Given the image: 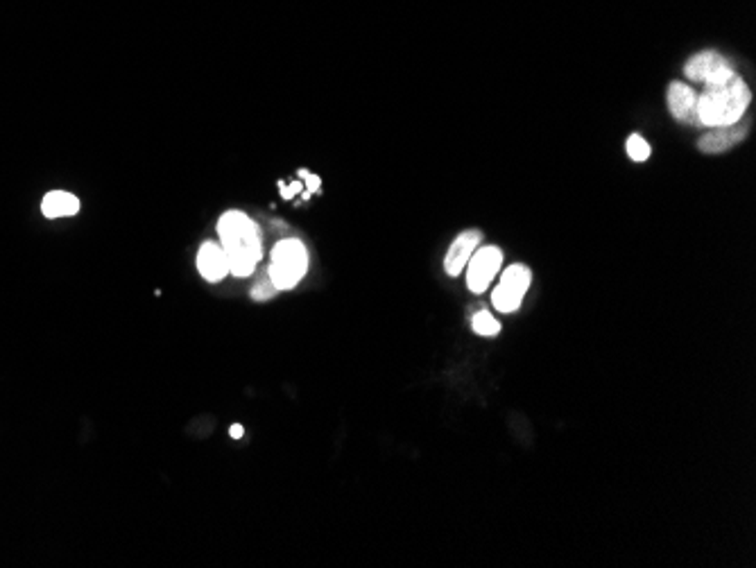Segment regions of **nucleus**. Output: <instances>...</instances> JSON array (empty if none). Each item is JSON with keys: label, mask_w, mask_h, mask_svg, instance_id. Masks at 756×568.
<instances>
[{"label": "nucleus", "mask_w": 756, "mask_h": 568, "mask_svg": "<svg viewBox=\"0 0 756 568\" xmlns=\"http://www.w3.org/2000/svg\"><path fill=\"white\" fill-rule=\"evenodd\" d=\"M218 236L227 254L229 272L236 277H250L263 254L259 224L241 211H229L220 218Z\"/></svg>", "instance_id": "obj_1"}, {"label": "nucleus", "mask_w": 756, "mask_h": 568, "mask_svg": "<svg viewBox=\"0 0 756 568\" xmlns=\"http://www.w3.org/2000/svg\"><path fill=\"white\" fill-rule=\"evenodd\" d=\"M748 84L741 75H731L730 80L718 84H704V91L698 95V121L700 127H725L741 122L750 107Z\"/></svg>", "instance_id": "obj_2"}, {"label": "nucleus", "mask_w": 756, "mask_h": 568, "mask_svg": "<svg viewBox=\"0 0 756 568\" xmlns=\"http://www.w3.org/2000/svg\"><path fill=\"white\" fill-rule=\"evenodd\" d=\"M306 272H309V251L304 242L297 238H286L274 245L268 274L277 290H292Z\"/></svg>", "instance_id": "obj_3"}, {"label": "nucleus", "mask_w": 756, "mask_h": 568, "mask_svg": "<svg viewBox=\"0 0 756 568\" xmlns=\"http://www.w3.org/2000/svg\"><path fill=\"white\" fill-rule=\"evenodd\" d=\"M530 279H533V274H530V269L525 268V265H510V268L503 272L501 286H496V290L492 292V301L494 306H496V310H501V313H515L521 306V301H524L525 292H528Z\"/></svg>", "instance_id": "obj_4"}, {"label": "nucleus", "mask_w": 756, "mask_h": 568, "mask_svg": "<svg viewBox=\"0 0 756 568\" xmlns=\"http://www.w3.org/2000/svg\"><path fill=\"white\" fill-rule=\"evenodd\" d=\"M503 263V251L498 247H480L466 263V286L471 292H485L496 277Z\"/></svg>", "instance_id": "obj_5"}, {"label": "nucleus", "mask_w": 756, "mask_h": 568, "mask_svg": "<svg viewBox=\"0 0 756 568\" xmlns=\"http://www.w3.org/2000/svg\"><path fill=\"white\" fill-rule=\"evenodd\" d=\"M684 73L689 80L702 82V84H718V82H725L734 75L727 59L722 54L712 53V50L695 54L691 62H686Z\"/></svg>", "instance_id": "obj_6"}, {"label": "nucleus", "mask_w": 756, "mask_h": 568, "mask_svg": "<svg viewBox=\"0 0 756 568\" xmlns=\"http://www.w3.org/2000/svg\"><path fill=\"white\" fill-rule=\"evenodd\" d=\"M668 109L673 118L686 125H698V93L684 82H673L668 86Z\"/></svg>", "instance_id": "obj_7"}, {"label": "nucleus", "mask_w": 756, "mask_h": 568, "mask_svg": "<svg viewBox=\"0 0 756 568\" xmlns=\"http://www.w3.org/2000/svg\"><path fill=\"white\" fill-rule=\"evenodd\" d=\"M745 136H748V125H739V122L725 127H712V132H707L698 141V148L704 154H721L741 143Z\"/></svg>", "instance_id": "obj_8"}, {"label": "nucleus", "mask_w": 756, "mask_h": 568, "mask_svg": "<svg viewBox=\"0 0 756 568\" xmlns=\"http://www.w3.org/2000/svg\"><path fill=\"white\" fill-rule=\"evenodd\" d=\"M197 269L211 283L222 281L229 274V260L220 242H204L197 251Z\"/></svg>", "instance_id": "obj_9"}, {"label": "nucleus", "mask_w": 756, "mask_h": 568, "mask_svg": "<svg viewBox=\"0 0 756 568\" xmlns=\"http://www.w3.org/2000/svg\"><path fill=\"white\" fill-rule=\"evenodd\" d=\"M478 242H480L478 231H465L453 240V245L448 247L447 259H444V269H447L448 277H457V274L466 268L471 254L478 250Z\"/></svg>", "instance_id": "obj_10"}, {"label": "nucleus", "mask_w": 756, "mask_h": 568, "mask_svg": "<svg viewBox=\"0 0 756 568\" xmlns=\"http://www.w3.org/2000/svg\"><path fill=\"white\" fill-rule=\"evenodd\" d=\"M77 211H80V200L66 191H50L41 201V213L48 220L71 218Z\"/></svg>", "instance_id": "obj_11"}, {"label": "nucleus", "mask_w": 756, "mask_h": 568, "mask_svg": "<svg viewBox=\"0 0 756 568\" xmlns=\"http://www.w3.org/2000/svg\"><path fill=\"white\" fill-rule=\"evenodd\" d=\"M627 157L632 162H648L650 157V143L641 134H632L627 139Z\"/></svg>", "instance_id": "obj_12"}, {"label": "nucleus", "mask_w": 756, "mask_h": 568, "mask_svg": "<svg viewBox=\"0 0 756 568\" xmlns=\"http://www.w3.org/2000/svg\"><path fill=\"white\" fill-rule=\"evenodd\" d=\"M474 331L478 333V336H496V333L501 331V324H498L487 310H480L474 318Z\"/></svg>", "instance_id": "obj_13"}, {"label": "nucleus", "mask_w": 756, "mask_h": 568, "mask_svg": "<svg viewBox=\"0 0 756 568\" xmlns=\"http://www.w3.org/2000/svg\"><path fill=\"white\" fill-rule=\"evenodd\" d=\"M274 295H277V286L270 281V277L263 279V281H259L254 288H251V299H256V301H268V299H272Z\"/></svg>", "instance_id": "obj_14"}, {"label": "nucleus", "mask_w": 756, "mask_h": 568, "mask_svg": "<svg viewBox=\"0 0 756 568\" xmlns=\"http://www.w3.org/2000/svg\"><path fill=\"white\" fill-rule=\"evenodd\" d=\"M301 189V184H295V186H290V189H286V186H281V192H283V197H292L295 195L297 191Z\"/></svg>", "instance_id": "obj_15"}, {"label": "nucleus", "mask_w": 756, "mask_h": 568, "mask_svg": "<svg viewBox=\"0 0 756 568\" xmlns=\"http://www.w3.org/2000/svg\"><path fill=\"white\" fill-rule=\"evenodd\" d=\"M229 433H231V437L233 439H238V437H242V426H231V430H229Z\"/></svg>", "instance_id": "obj_16"}]
</instances>
